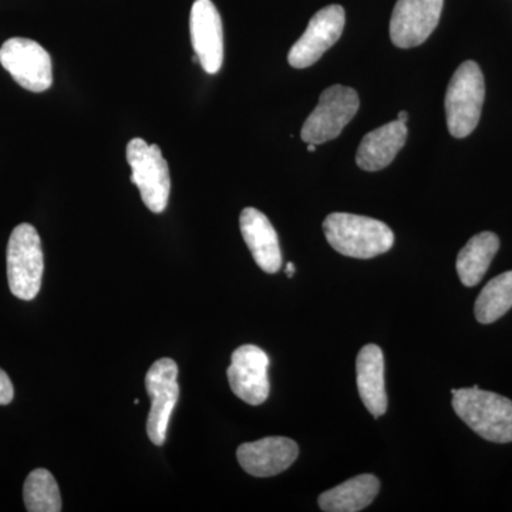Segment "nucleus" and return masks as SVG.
<instances>
[{
    "mask_svg": "<svg viewBox=\"0 0 512 512\" xmlns=\"http://www.w3.org/2000/svg\"><path fill=\"white\" fill-rule=\"evenodd\" d=\"M379 491V478L372 474H360L320 494L319 507L326 512L362 511L375 501Z\"/></svg>",
    "mask_w": 512,
    "mask_h": 512,
    "instance_id": "obj_17",
    "label": "nucleus"
},
{
    "mask_svg": "<svg viewBox=\"0 0 512 512\" xmlns=\"http://www.w3.org/2000/svg\"><path fill=\"white\" fill-rule=\"evenodd\" d=\"M323 232L330 247L350 258H375L392 249V229L375 218L333 212L323 222Z\"/></svg>",
    "mask_w": 512,
    "mask_h": 512,
    "instance_id": "obj_1",
    "label": "nucleus"
},
{
    "mask_svg": "<svg viewBox=\"0 0 512 512\" xmlns=\"http://www.w3.org/2000/svg\"><path fill=\"white\" fill-rule=\"evenodd\" d=\"M500 249V238L494 232L474 235L457 256V274L464 286L473 288L487 274L494 256Z\"/></svg>",
    "mask_w": 512,
    "mask_h": 512,
    "instance_id": "obj_18",
    "label": "nucleus"
},
{
    "mask_svg": "<svg viewBox=\"0 0 512 512\" xmlns=\"http://www.w3.org/2000/svg\"><path fill=\"white\" fill-rule=\"evenodd\" d=\"M269 357L255 345H244L232 353L228 380L232 392L251 406L265 403L271 392Z\"/></svg>",
    "mask_w": 512,
    "mask_h": 512,
    "instance_id": "obj_11",
    "label": "nucleus"
},
{
    "mask_svg": "<svg viewBox=\"0 0 512 512\" xmlns=\"http://www.w3.org/2000/svg\"><path fill=\"white\" fill-rule=\"evenodd\" d=\"M453 409L457 416L476 431L478 436L493 443L512 441V402L507 397L485 392L480 387L453 390Z\"/></svg>",
    "mask_w": 512,
    "mask_h": 512,
    "instance_id": "obj_2",
    "label": "nucleus"
},
{
    "mask_svg": "<svg viewBox=\"0 0 512 512\" xmlns=\"http://www.w3.org/2000/svg\"><path fill=\"white\" fill-rule=\"evenodd\" d=\"M316 150V146L315 144H308V151H311V153H313V151Z\"/></svg>",
    "mask_w": 512,
    "mask_h": 512,
    "instance_id": "obj_24",
    "label": "nucleus"
},
{
    "mask_svg": "<svg viewBox=\"0 0 512 512\" xmlns=\"http://www.w3.org/2000/svg\"><path fill=\"white\" fill-rule=\"evenodd\" d=\"M357 389L360 399L372 416H383L387 412V393L384 384V356L376 345H366L356 360Z\"/></svg>",
    "mask_w": 512,
    "mask_h": 512,
    "instance_id": "obj_16",
    "label": "nucleus"
},
{
    "mask_svg": "<svg viewBox=\"0 0 512 512\" xmlns=\"http://www.w3.org/2000/svg\"><path fill=\"white\" fill-rule=\"evenodd\" d=\"M239 227L256 265L266 274H276L282 268V252L268 217L256 208H245L239 217Z\"/></svg>",
    "mask_w": 512,
    "mask_h": 512,
    "instance_id": "obj_14",
    "label": "nucleus"
},
{
    "mask_svg": "<svg viewBox=\"0 0 512 512\" xmlns=\"http://www.w3.org/2000/svg\"><path fill=\"white\" fill-rule=\"evenodd\" d=\"M191 43L202 69L220 72L224 63V29L220 12L211 0H195L190 16Z\"/></svg>",
    "mask_w": 512,
    "mask_h": 512,
    "instance_id": "obj_12",
    "label": "nucleus"
},
{
    "mask_svg": "<svg viewBox=\"0 0 512 512\" xmlns=\"http://www.w3.org/2000/svg\"><path fill=\"white\" fill-rule=\"evenodd\" d=\"M285 271L286 275H288L289 278H291V276H293V274H295L296 271L295 265H293L292 262H289V264H286Z\"/></svg>",
    "mask_w": 512,
    "mask_h": 512,
    "instance_id": "obj_22",
    "label": "nucleus"
},
{
    "mask_svg": "<svg viewBox=\"0 0 512 512\" xmlns=\"http://www.w3.org/2000/svg\"><path fill=\"white\" fill-rule=\"evenodd\" d=\"M406 123L396 120L370 131L357 148L356 163L365 171H380L392 164L407 140Z\"/></svg>",
    "mask_w": 512,
    "mask_h": 512,
    "instance_id": "obj_15",
    "label": "nucleus"
},
{
    "mask_svg": "<svg viewBox=\"0 0 512 512\" xmlns=\"http://www.w3.org/2000/svg\"><path fill=\"white\" fill-rule=\"evenodd\" d=\"M15 389H13L12 380L6 375L5 370L0 369V406H6L13 400Z\"/></svg>",
    "mask_w": 512,
    "mask_h": 512,
    "instance_id": "obj_21",
    "label": "nucleus"
},
{
    "mask_svg": "<svg viewBox=\"0 0 512 512\" xmlns=\"http://www.w3.org/2000/svg\"><path fill=\"white\" fill-rule=\"evenodd\" d=\"M359 106L356 90L340 84L329 87L320 94L318 106L303 124L302 140L315 146L335 140L356 116Z\"/></svg>",
    "mask_w": 512,
    "mask_h": 512,
    "instance_id": "obj_6",
    "label": "nucleus"
},
{
    "mask_svg": "<svg viewBox=\"0 0 512 512\" xmlns=\"http://www.w3.org/2000/svg\"><path fill=\"white\" fill-rule=\"evenodd\" d=\"M299 447L288 437H265L238 447L241 467L254 477H274L295 463Z\"/></svg>",
    "mask_w": 512,
    "mask_h": 512,
    "instance_id": "obj_13",
    "label": "nucleus"
},
{
    "mask_svg": "<svg viewBox=\"0 0 512 512\" xmlns=\"http://www.w3.org/2000/svg\"><path fill=\"white\" fill-rule=\"evenodd\" d=\"M177 377L178 365L170 357L158 359L147 372L146 389L151 399L147 434L148 439L156 446H163L167 439L171 414L180 397Z\"/></svg>",
    "mask_w": 512,
    "mask_h": 512,
    "instance_id": "obj_8",
    "label": "nucleus"
},
{
    "mask_svg": "<svg viewBox=\"0 0 512 512\" xmlns=\"http://www.w3.org/2000/svg\"><path fill=\"white\" fill-rule=\"evenodd\" d=\"M444 0H397L390 19V39L400 49L423 45L439 25Z\"/></svg>",
    "mask_w": 512,
    "mask_h": 512,
    "instance_id": "obj_9",
    "label": "nucleus"
},
{
    "mask_svg": "<svg viewBox=\"0 0 512 512\" xmlns=\"http://www.w3.org/2000/svg\"><path fill=\"white\" fill-rule=\"evenodd\" d=\"M485 97L483 72L476 62H464L451 77L447 87V127L451 136H470L480 121Z\"/></svg>",
    "mask_w": 512,
    "mask_h": 512,
    "instance_id": "obj_3",
    "label": "nucleus"
},
{
    "mask_svg": "<svg viewBox=\"0 0 512 512\" xmlns=\"http://www.w3.org/2000/svg\"><path fill=\"white\" fill-rule=\"evenodd\" d=\"M512 308V271L495 276L478 295L476 319L483 325L497 322Z\"/></svg>",
    "mask_w": 512,
    "mask_h": 512,
    "instance_id": "obj_19",
    "label": "nucleus"
},
{
    "mask_svg": "<svg viewBox=\"0 0 512 512\" xmlns=\"http://www.w3.org/2000/svg\"><path fill=\"white\" fill-rule=\"evenodd\" d=\"M6 264L10 292L22 301H33L40 291L45 271L42 241L33 225L20 224L13 229Z\"/></svg>",
    "mask_w": 512,
    "mask_h": 512,
    "instance_id": "obj_4",
    "label": "nucleus"
},
{
    "mask_svg": "<svg viewBox=\"0 0 512 512\" xmlns=\"http://www.w3.org/2000/svg\"><path fill=\"white\" fill-rule=\"evenodd\" d=\"M0 64L23 89L43 93L53 84L52 57L35 40L12 37L0 47Z\"/></svg>",
    "mask_w": 512,
    "mask_h": 512,
    "instance_id": "obj_7",
    "label": "nucleus"
},
{
    "mask_svg": "<svg viewBox=\"0 0 512 512\" xmlns=\"http://www.w3.org/2000/svg\"><path fill=\"white\" fill-rule=\"evenodd\" d=\"M345 9L330 5L316 12L301 39L292 46L288 62L295 69H306L335 45L345 29Z\"/></svg>",
    "mask_w": 512,
    "mask_h": 512,
    "instance_id": "obj_10",
    "label": "nucleus"
},
{
    "mask_svg": "<svg viewBox=\"0 0 512 512\" xmlns=\"http://www.w3.org/2000/svg\"><path fill=\"white\" fill-rule=\"evenodd\" d=\"M23 500L29 512H60L62 497L55 477L45 468L29 474L23 487Z\"/></svg>",
    "mask_w": 512,
    "mask_h": 512,
    "instance_id": "obj_20",
    "label": "nucleus"
},
{
    "mask_svg": "<svg viewBox=\"0 0 512 512\" xmlns=\"http://www.w3.org/2000/svg\"><path fill=\"white\" fill-rule=\"evenodd\" d=\"M397 120L402 121V123H407V120H409V114H407V111H400V113L397 114Z\"/></svg>",
    "mask_w": 512,
    "mask_h": 512,
    "instance_id": "obj_23",
    "label": "nucleus"
},
{
    "mask_svg": "<svg viewBox=\"0 0 512 512\" xmlns=\"http://www.w3.org/2000/svg\"><path fill=\"white\" fill-rule=\"evenodd\" d=\"M126 156L131 167V183L137 185L144 205L154 214H161L171 194L170 168L161 148L147 144L143 138H133L127 144Z\"/></svg>",
    "mask_w": 512,
    "mask_h": 512,
    "instance_id": "obj_5",
    "label": "nucleus"
}]
</instances>
